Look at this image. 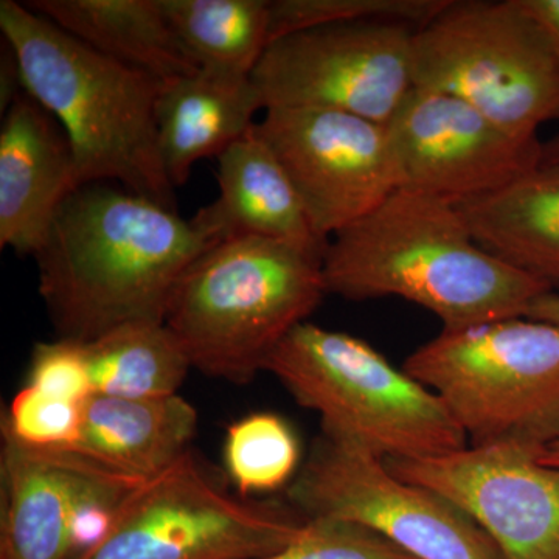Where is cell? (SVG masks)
Wrapping results in <instances>:
<instances>
[{
  "instance_id": "1",
  "label": "cell",
  "mask_w": 559,
  "mask_h": 559,
  "mask_svg": "<svg viewBox=\"0 0 559 559\" xmlns=\"http://www.w3.org/2000/svg\"><path fill=\"white\" fill-rule=\"evenodd\" d=\"M215 245L193 219L148 198L80 187L33 255L58 340L86 344L128 323H165L183 272Z\"/></svg>"
},
{
  "instance_id": "2",
  "label": "cell",
  "mask_w": 559,
  "mask_h": 559,
  "mask_svg": "<svg viewBox=\"0 0 559 559\" xmlns=\"http://www.w3.org/2000/svg\"><path fill=\"white\" fill-rule=\"evenodd\" d=\"M322 271L329 294L400 297L436 314L443 330L525 318L551 290L481 248L455 202L404 187L330 238Z\"/></svg>"
},
{
  "instance_id": "3",
  "label": "cell",
  "mask_w": 559,
  "mask_h": 559,
  "mask_svg": "<svg viewBox=\"0 0 559 559\" xmlns=\"http://www.w3.org/2000/svg\"><path fill=\"white\" fill-rule=\"evenodd\" d=\"M0 31L20 61L24 91L68 134L79 189L117 180L176 210L157 138L165 81L92 49L25 3L0 2Z\"/></svg>"
},
{
  "instance_id": "4",
  "label": "cell",
  "mask_w": 559,
  "mask_h": 559,
  "mask_svg": "<svg viewBox=\"0 0 559 559\" xmlns=\"http://www.w3.org/2000/svg\"><path fill=\"white\" fill-rule=\"evenodd\" d=\"M323 257L257 237L230 238L183 272L165 325L191 367L248 384L280 342L318 310L325 296Z\"/></svg>"
},
{
  "instance_id": "5",
  "label": "cell",
  "mask_w": 559,
  "mask_h": 559,
  "mask_svg": "<svg viewBox=\"0 0 559 559\" xmlns=\"http://www.w3.org/2000/svg\"><path fill=\"white\" fill-rule=\"evenodd\" d=\"M316 412L322 436L384 460L440 457L468 447L443 401L352 334L300 323L264 364Z\"/></svg>"
},
{
  "instance_id": "6",
  "label": "cell",
  "mask_w": 559,
  "mask_h": 559,
  "mask_svg": "<svg viewBox=\"0 0 559 559\" xmlns=\"http://www.w3.org/2000/svg\"><path fill=\"white\" fill-rule=\"evenodd\" d=\"M404 370L443 401L469 447L543 451L559 437V326L510 318L441 330Z\"/></svg>"
},
{
  "instance_id": "7",
  "label": "cell",
  "mask_w": 559,
  "mask_h": 559,
  "mask_svg": "<svg viewBox=\"0 0 559 559\" xmlns=\"http://www.w3.org/2000/svg\"><path fill=\"white\" fill-rule=\"evenodd\" d=\"M412 75L415 90L460 98L518 138L559 120L557 58L518 0H451L415 31Z\"/></svg>"
},
{
  "instance_id": "8",
  "label": "cell",
  "mask_w": 559,
  "mask_h": 559,
  "mask_svg": "<svg viewBox=\"0 0 559 559\" xmlns=\"http://www.w3.org/2000/svg\"><path fill=\"white\" fill-rule=\"evenodd\" d=\"M305 525L293 507L234 498L189 451L135 488L106 538L75 559H260Z\"/></svg>"
},
{
  "instance_id": "9",
  "label": "cell",
  "mask_w": 559,
  "mask_h": 559,
  "mask_svg": "<svg viewBox=\"0 0 559 559\" xmlns=\"http://www.w3.org/2000/svg\"><path fill=\"white\" fill-rule=\"evenodd\" d=\"M305 520L349 522L417 559H503L465 511L396 476L384 459L322 436L286 489Z\"/></svg>"
},
{
  "instance_id": "10",
  "label": "cell",
  "mask_w": 559,
  "mask_h": 559,
  "mask_svg": "<svg viewBox=\"0 0 559 559\" xmlns=\"http://www.w3.org/2000/svg\"><path fill=\"white\" fill-rule=\"evenodd\" d=\"M415 31L401 22H342L274 40L252 73L263 108L340 110L388 124L414 91Z\"/></svg>"
},
{
  "instance_id": "11",
  "label": "cell",
  "mask_w": 559,
  "mask_h": 559,
  "mask_svg": "<svg viewBox=\"0 0 559 559\" xmlns=\"http://www.w3.org/2000/svg\"><path fill=\"white\" fill-rule=\"evenodd\" d=\"M255 130L288 173L323 241L400 189L385 124L340 110L270 108Z\"/></svg>"
},
{
  "instance_id": "12",
  "label": "cell",
  "mask_w": 559,
  "mask_h": 559,
  "mask_svg": "<svg viewBox=\"0 0 559 559\" xmlns=\"http://www.w3.org/2000/svg\"><path fill=\"white\" fill-rule=\"evenodd\" d=\"M521 444H489L421 460H385L411 484L451 500L503 559H559V466Z\"/></svg>"
},
{
  "instance_id": "13",
  "label": "cell",
  "mask_w": 559,
  "mask_h": 559,
  "mask_svg": "<svg viewBox=\"0 0 559 559\" xmlns=\"http://www.w3.org/2000/svg\"><path fill=\"white\" fill-rule=\"evenodd\" d=\"M385 127L400 187L452 202L495 193L543 164L539 139L518 138L439 92L414 87Z\"/></svg>"
},
{
  "instance_id": "14",
  "label": "cell",
  "mask_w": 559,
  "mask_h": 559,
  "mask_svg": "<svg viewBox=\"0 0 559 559\" xmlns=\"http://www.w3.org/2000/svg\"><path fill=\"white\" fill-rule=\"evenodd\" d=\"M76 189L68 134L22 92L3 114L0 130V248L35 255L62 202Z\"/></svg>"
},
{
  "instance_id": "15",
  "label": "cell",
  "mask_w": 559,
  "mask_h": 559,
  "mask_svg": "<svg viewBox=\"0 0 559 559\" xmlns=\"http://www.w3.org/2000/svg\"><path fill=\"white\" fill-rule=\"evenodd\" d=\"M216 180L219 197L191 218L210 240L264 238L323 257L329 242L316 235L288 173L255 127L221 154Z\"/></svg>"
},
{
  "instance_id": "16",
  "label": "cell",
  "mask_w": 559,
  "mask_h": 559,
  "mask_svg": "<svg viewBox=\"0 0 559 559\" xmlns=\"http://www.w3.org/2000/svg\"><path fill=\"white\" fill-rule=\"evenodd\" d=\"M83 457L3 439L0 559H72L73 499Z\"/></svg>"
},
{
  "instance_id": "17",
  "label": "cell",
  "mask_w": 559,
  "mask_h": 559,
  "mask_svg": "<svg viewBox=\"0 0 559 559\" xmlns=\"http://www.w3.org/2000/svg\"><path fill=\"white\" fill-rule=\"evenodd\" d=\"M263 108L252 79L200 70L165 81L157 103V138L173 187L189 180L194 164L218 157L255 127Z\"/></svg>"
},
{
  "instance_id": "18",
  "label": "cell",
  "mask_w": 559,
  "mask_h": 559,
  "mask_svg": "<svg viewBox=\"0 0 559 559\" xmlns=\"http://www.w3.org/2000/svg\"><path fill=\"white\" fill-rule=\"evenodd\" d=\"M198 412L179 393L160 399L94 395L84 404L72 452L105 468L148 480L189 452Z\"/></svg>"
},
{
  "instance_id": "19",
  "label": "cell",
  "mask_w": 559,
  "mask_h": 559,
  "mask_svg": "<svg viewBox=\"0 0 559 559\" xmlns=\"http://www.w3.org/2000/svg\"><path fill=\"white\" fill-rule=\"evenodd\" d=\"M455 205L481 248L559 288V164H540L495 193Z\"/></svg>"
},
{
  "instance_id": "20",
  "label": "cell",
  "mask_w": 559,
  "mask_h": 559,
  "mask_svg": "<svg viewBox=\"0 0 559 559\" xmlns=\"http://www.w3.org/2000/svg\"><path fill=\"white\" fill-rule=\"evenodd\" d=\"M25 5L81 43L162 81L200 72L160 0H32Z\"/></svg>"
},
{
  "instance_id": "21",
  "label": "cell",
  "mask_w": 559,
  "mask_h": 559,
  "mask_svg": "<svg viewBox=\"0 0 559 559\" xmlns=\"http://www.w3.org/2000/svg\"><path fill=\"white\" fill-rule=\"evenodd\" d=\"M168 22L198 68L252 79L270 46L267 0H160Z\"/></svg>"
},
{
  "instance_id": "22",
  "label": "cell",
  "mask_w": 559,
  "mask_h": 559,
  "mask_svg": "<svg viewBox=\"0 0 559 559\" xmlns=\"http://www.w3.org/2000/svg\"><path fill=\"white\" fill-rule=\"evenodd\" d=\"M94 395L160 399L179 393L189 356L165 323H128L83 344Z\"/></svg>"
},
{
  "instance_id": "23",
  "label": "cell",
  "mask_w": 559,
  "mask_h": 559,
  "mask_svg": "<svg viewBox=\"0 0 559 559\" xmlns=\"http://www.w3.org/2000/svg\"><path fill=\"white\" fill-rule=\"evenodd\" d=\"M224 465L242 498L274 492L296 479L300 443L286 419L257 412L227 428Z\"/></svg>"
},
{
  "instance_id": "24",
  "label": "cell",
  "mask_w": 559,
  "mask_h": 559,
  "mask_svg": "<svg viewBox=\"0 0 559 559\" xmlns=\"http://www.w3.org/2000/svg\"><path fill=\"white\" fill-rule=\"evenodd\" d=\"M451 0H275L271 2L270 44L290 33L342 22H401L419 28Z\"/></svg>"
},
{
  "instance_id": "25",
  "label": "cell",
  "mask_w": 559,
  "mask_h": 559,
  "mask_svg": "<svg viewBox=\"0 0 559 559\" xmlns=\"http://www.w3.org/2000/svg\"><path fill=\"white\" fill-rule=\"evenodd\" d=\"M84 404L25 384L11 400L3 418V439L28 450L72 451L80 440Z\"/></svg>"
},
{
  "instance_id": "26",
  "label": "cell",
  "mask_w": 559,
  "mask_h": 559,
  "mask_svg": "<svg viewBox=\"0 0 559 559\" xmlns=\"http://www.w3.org/2000/svg\"><path fill=\"white\" fill-rule=\"evenodd\" d=\"M260 559H417L378 533L334 520H310L299 536Z\"/></svg>"
},
{
  "instance_id": "27",
  "label": "cell",
  "mask_w": 559,
  "mask_h": 559,
  "mask_svg": "<svg viewBox=\"0 0 559 559\" xmlns=\"http://www.w3.org/2000/svg\"><path fill=\"white\" fill-rule=\"evenodd\" d=\"M27 384L57 399L86 403L94 389L83 344L58 337L38 342L32 349Z\"/></svg>"
},
{
  "instance_id": "28",
  "label": "cell",
  "mask_w": 559,
  "mask_h": 559,
  "mask_svg": "<svg viewBox=\"0 0 559 559\" xmlns=\"http://www.w3.org/2000/svg\"><path fill=\"white\" fill-rule=\"evenodd\" d=\"M518 3L546 36L559 64V0H518Z\"/></svg>"
},
{
  "instance_id": "29",
  "label": "cell",
  "mask_w": 559,
  "mask_h": 559,
  "mask_svg": "<svg viewBox=\"0 0 559 559\" xmlns=\"http://www.w3.org/2000/svg\"><path fill=\"white\" fill-rule=\"evenodd\" d=\"M22 92L25 91L24 84H22L20 61L10 44L3 39L2 58H0V109H2V116Z\"/></svg>"
},
{
  "instance_id": "30",
  "label": "cell",
  "mask_w": 559,
  "mask_h": 559,
  "mask_svg": "<svg viewBox=\"0 0 559 559\" xmlns=\"http://www.w3.org/2000/svg\"><path fill=\"white\" fill-rule=\"evenodd\" d=\"M525 318L543 320V322L559 326V293L550 290V293L543 294L533 301Z\"/></svg>"
},
{
  "instance_id": "31",
  "label": "cell",
  "mask_w": 559,
  "mask_h": 559,
  "mask_svg": "<svg viewBox=\"0 0 559 559\" xmlns=\"http://www.w3.org/2000/svg\"><path fill=\"white\" fill-rule=\"evenodd\" d=\"M539 460L546 465L559 466V437L540 451Z\"/></svg>"
},
{
  "instance_id": "32",
  "label": "cell",
  "mask_w": 559,
  "mask_h": 559,
  "mask_svg": "<svg viewBox=\"0 0 559 559\" xmlns=\"http://www.w3.org/2000/svg\"><path fill=\"white\" fill-rule=\"evenodd\" d=\"M543 164H559V134L544 143Z\"/></svg>"
}]
</instances>
